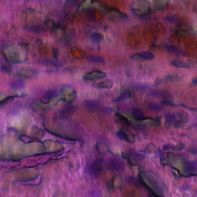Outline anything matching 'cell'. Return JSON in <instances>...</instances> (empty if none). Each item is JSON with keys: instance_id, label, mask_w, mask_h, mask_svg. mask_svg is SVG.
Returning a JSON list of instances; mask_svg holds the SVG:
<instances>
[{"instance_id": "obj_24", "label": "cell", "mask_w": 197, "mask_h": 197, "mask_svg": "<svg viewBox=\"0 0 197 197\" xmlns=\"http://www.w3.org/2000/svg\"><path fill=\"white\" fill-rule=\"evenodd\" d=\"M75 110V107L73 106H69L67 107H65L64 109L63 112L65 114H71L73 112H74V111Z\"/></svg>"}, {"instance_id": "obj_2", "label": "cell", "mask_w": 197, "mask_h": 197, "mask_svg": "<svg viewBox=\"0 0 197 197\" xmlns=\"http://www.w3.org/2000/svg\"><path fill=\"white\" fill-rule=\"evenodd\" d=\"M107 74L105 72L98 70L88 72L83 76V78L87 81H93L96 80H101L107 77Z\"/></svg>"}, {"instance_id": "obj_11", "label": "cell", "mask_w": 197, "mask_h": 197, "mask_svg": "<svg viewBox=\"0 0 197 197\" xmlns=\"http://www.w3.org/2000/svg\"><path fill=\"white\" fill-rule=\"evenodd\" d=\"M112 87H113V83L110 80H106L103 81L102 82L97 84L95 85V87H96V88H106V89H110L111 88H112Z\"/></svg>"}, {"instance_id": "obj_10", "label": "cell", "mask_w": 197, "mask_h": 197, "mask_svg": "<svg viewBox=\"0 0 197 197\" xmlns=\"http://www.w3.org/2000/svg\"><path fill=\"white\" fill-rule=\"evenodd\" d=\"M133 115L134 116V118L137 121H141L145 119L144 113L139 108H134L133 111Z\"/></svg>"}, {"instance_id": "obj_25", "label": "cell", "mask_w": 197, "mask_h": 197, "mask_svg": "<svg viewBox=\"0 0 197 197\" xmlns=\"http://www.w3.org/2000/svg\"><path fill=\"white\" fill-rule=\"evenodd\" d=\"M171 148V149L172 150H175V151H179V150H181L182 149H183L184 148V145L183 144H178L176 146H171L170 147Z\"/></svg>"}, {"instance_id": "obj_9", "label": "cell", "mask_w": 197, "mask_h": 197, "mask_svg": "<svg viewBox=\"0 0 197 197\" xmlns=\"http://www.w3.org/2000/svg\"><path fill=\"white\" fill-rule=\"evenodd\" d=\"M148 107L151 111L156 113H159L164 110V107L154 102H149L148 104Z\"/></svg>"}, {"instance_id": "obj_15", "label": "cell", "mask_w": 197, "mask_h": 197, "mask_svg": "<svg viewBox=\"0 0 197 197\" xmlns=\"http://www.w3.org/2000/svg\"><path fill=\"white\" fill-rule=\"evenodd\" d=\"M56 92L55 91H48L46 92L42 97V99L45 101H48L51 99L53 98L56 95Z\"/></svg>"}, {"instance_id": "obj_17", "label": "cell", "mask_w": 197, "mask_h": 197, "mask_svg": "<svg viewBox=\"0 0 197 197\" xmlns=\"http://www.w3.org/2000/svg\"><path fill=\"white\" fill-rule=\"evenodd\" d=\"M131 96V93L129 91H127L126 92H124L123 93H122L118 98L116 99L114 101L116 103H118L120 102L124 99H126L127 98H129Z\"/></svg>"}, {"instance_id": "obj_5", "label": "cell", "mask_w": 197, "mask_h": 197, "mask_svg": "<svg viewBox=\"0 0 197 197\" xmlns=\"http://www.w3.org/2000/svg\"><path fill=\"white\" fill-rule=\"evenodd\" d=\"M109 166L112 170L116 172H121L124 169L123 162L116 158H111L109 160Z\"/></svg>"}, {"instance_id": "obj_20", "label": "cell", "mask_w": 197, "mask_h": 197, "mask_svg": "<svg viewBox=\"0 0 197 197\" xmlns=\"http://www.w3.org/2000/svg\"><path fill=\"white\" fill-rule=\"evenodd\" d=\"M168 2V0H154L155 7L160 8L163 7Z\"/></svg>"}, {"instance_id": "obj_4", "label": "cell", "mask_w": 197, "mask_h": 197, "mask_svg": "<svg viewBox=\"0 0 197 197\" xmlns=\"http://www.w3.org/2000/svg\"><path fill=\"white\" fill-rule=\"evenodd\" d=\"M117 136L118 138L122 140L126 141L127 142L133 143L135 141V136L129 130L125 129H121L117 133Z\"/></svg>"}, {"instance_id": "obj_6", "label": "cell", "mask_w": 197, "mask_h": 197, "mask_svg": "<svg viewBox=\"0 0 197 197\" xmlns=\"http://www.w3.org/2000/svg\"><path fill=\"white\" fill-rule=\"evenodd\" d=\"M179 114V119H177L173 123L174 126L176 128H179L183 126L188 121L187 116L184 113V112H181Z\"/></svg>"}, {"instance_id": "obj_26", "label": "cell", "mask_w": 197, "mask_h": 197, "mask_svg": "<svg viewBox=\"0 0 197 197\" xmlns=\"http://www.w3.org/2000/svg\"><path fill=\"white\" fill-rule=\"evenodd\" d=\"M166 78L168 81L174 82L175 80H178V77L175 76V75H168V76H166Z\"/></svg>"}, {"instance_id": "obj_7", "label": "cell", "mask_w": 197, "mask_h": 197, "mask_svg": "<svg viewBox=\"0 0 197 197\" xmlns=\"http://www.w3.org/2000/svg\"><path fill=\"white\" fill-rule=\"evenodd\" d=\"M103 160L98 159L95 160L92 164L91 169L95 175L100 174L103 170Z\"/></svg>"}, {"instance_id": "obj_27", "label": "cell", "mask_w": 197, "mask_h": 197, "mask_svg": "<svg viewBox=\"0 0 197 197\" xmlns=\"http://www.w3.org/2000/svg\"><path fill=\"white\" fill-rule=\"evenodd\" d=\"M193 83H194L195 85L197 84V80H196V78H194V79L193 80Z\"/></svg>"}, {"instance_id": "obj_21", "label": "cell", "mask_w": 197, "mask_h": 197, "mask_svg": "<svg viewBox=\"0 0 197 197\" xmlns=\"http://www.w3.org/2000/svg\"><path fill=\"white\" fill-rule=\"evenodd\" d=\"M78 3V0H67L66 7L68 9H71L74 8Z\"/></svg>"}, {"instance_id": "obj_13", "label": "cell", "mask_w": 197, "mask_h": 197, "mask_svg": "<svg viewBox=\"0 0 197 197\" xmlns=\"http://www.w3.org/2000/svg\"><path fill=\"white\" fill-rule=\"evenodd\" d=\"M171 65L175 67L179 68H191V66H190L188 63L186 62H183L182 61L179 60H174L171 62Z\"/></svg>"}, {"instance_id": "obj_18", "label": "cell", "mask_w": 197, "mask_h": 197, "mask_svg": "<svg viewBox=\"0 0 197 197\" xmlns=\"http://www.w3.org/2000/svg\"><path fill=\"white\" fill-rule=\"evenodd\" d=\"M10 86L12 88L15 90H19L24 87V83L22 81H13L10 83Z\"/></svg>"}, {"instance_id": "obj_23", "label": "cell", "mask_w": 197, "mask_h": 197, "mask_svg": "<svg viewBox=\"0 0 197 197\" xmlns=\"http://www.w3.org/2000/svg\"><path fill=\"white\" fill-rule=\"evenodd\" d=\"M166 20L169 23H175L177 20V17L175 15H171L166 16Z\"/></svg>"}, {"instance_id": "obj_8", "label": "cell", "mask_w": 197, "mask_h": 197, "mask_svg": "<svg viewBox=\"0 0 197 197\" xmlns=\"http://www.w3.org/2000/svg\"><path fill=\"white\" fill-rule=\"evenodd\" d=\"M178 116V113H168L166 115V122L165 125L166 128H169L172 125V123H174L177 119Z\"/></svg>"}, {"instance_id": "obj_14", "label": "cell", "mask_w": 197, "mask_h": 197, "mask_svg": "<svg viewBox=\"0 0 197 197\" xmlns=\"http://www.w3.org/2000/svg\"><path fill=\"white\" fill-rule=\"evenodd\" d=\"M193 31L190 29H186V28H181L178 29V30L175 31V34L180 37H187L190 35L193 34Z\"/></svg>"}, {"instance_id": "obj_19", "label": "cell", "mask_w": 197, "mask_h": 197, "mask_svg": "<svg viewBox=\"0 0 197 197\" xmlns=\"http://www.w3.org/2000/svg\"><path fill=\"white\" fill-rule=\"evenodd\" d=\"M84 104L88 108H90V109L92 110V109H94L96 107L98 106V104H99L96 101H94V100H86Z\"/></svg>"}, {"instance_id": "obj_12", "label": "cell", "mask_w": 197, "mask_h": 197, "mask_svg": "<svg viewBox=\"0 0 197 197\" xmlns=\"http://www.w3.org/2000/svg\"><path fill=\"white\" fill-rule=\"evenodd\" d=\"M87 59L89 61L93 63H102L104 64L105 63V60L102 58L101 57L97 56V55H89L87 56Z\"/></svg>"}, {"instance_id": "obj_16", "label": "cell", "mask_w": 197, "mask_h": 197, "mask_svg": "<svg viewBox=\"0 0 197 197\" xmlns=\"http://www.w3.org/2000/svg\"><path fill=\"white\" fill-rule=\"evenodd\" d=\"M90 38L92 42H94L95 43H98L103 40V36L100 33H94L91 35Z\"/></svg>"}, {"instance_id": "obj_3", "label": "cell", "mask_w": 197, "mask_h": 197, "mask_svg": "<svg viewBox=\"0 0 197 197\" xmlns=\"http://www.w3.org/2000/svg\"><path fill=\"white\" fill-rule=\"evenodd\" d=\"M131 58L134 61L147 60L150 61L155 58V55L149 51H142L139 53L135 54L131 56Z\"/></svg>"}, {"instance_id": "obj_22", "label": "cell", "mask_w": 197, "mask_h": 197, "mask_svg": "<svg viewBox=\"0 0 197 197\" xmlns=\"http://www.w3.org/2000/svg\"><path fill=\"white\" fill-rule=\"evenodd\" d=\"M166 49L172 53L181 54V52L179 51V50L175 46H166Z\"/></svg>"}, {"instance_id": "obj_1", "label": "cell", "mask_w": 197, "mask_h": 197, "mask_svg": "<svg viewBox=\"0 0 197 197\" xmlns=\"http://www.w3.org/2000/svg\"><path fill=\"white\" fill-rule=\"evenodd\" d=\"M132 11L137 16L147 15L150 12V3L145 0L137 1L133 4Z\"/></svg>"}]
</instances>
